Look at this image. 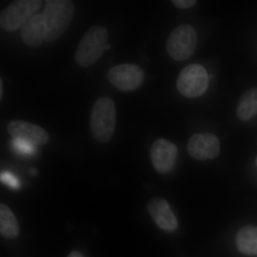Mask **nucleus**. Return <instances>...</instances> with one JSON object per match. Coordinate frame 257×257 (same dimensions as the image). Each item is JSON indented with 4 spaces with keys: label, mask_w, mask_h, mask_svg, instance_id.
<instances>
[{
    "label": "nucleus",
    "mask_w": 257,
    "mask_h": 257,
    "mask_svg": "<svg viewBox=\"0 0 257 257\" xmlns=\"http://www.w3.org/2000/svg\"><path fill=\"white\" fill-rule=\"evenodd\" d=\"M67 257H85L82 253L79 252V251H72Z\"/></svg>",
    "instance_id": "obj_19"
},
{
    "label": "nucleus",
    "mask_w": 257,
    "mask_h": 257,
    "mask_svg": "<svg viewBox=\"0 0 257 257\" xmlns=\"http://www.w3.org/2000/svg\"><path fill=\"white\" fill-rule=\"evenodd\" d=\"M13 146L17 151L23 155H32L35 151L34 145L27 143V142L23 141V140H15L13 142Z\"/></svg>",
    "instance_id": "obj_16"
},
{
    "label": "nucleus",
    "mask_w": 257,
    "mask_h": 257,
    "mask_svg": "<svg viewBox=\"0 0 257 257\" xmlns=\"http://www.w3.org/2000/svg\"><path fill=\"white\" fill-rule=\"evenodd\" d=\"M3 81H2V79H0V98L3 97Z\"/></svg>",
    "instance_id": "obj_20"
},
{
    "label": "nucleus",
    "mask_w": 257,
    "mask_h": 257,
    "mask_svg": "<svg viewBox=\"0 0 257 257\" xmlns=\"http://www.w3.org/2000/svg\"><path fill=\"white\" fill-rule=\"evenodd\" d=\"M0 233L6 239H14L20 234V226L15 214L6 204H0Z\"/></svg>",
    "instance_id": "obj_15"
},
{
    "label": "nucleus",
    "mask_w": 257,
    "mask_h": 257,
    "mask_svg": "<svg viewBox=\"0 0 257 257\" xmlns=\"http://www.w3.org/2000/svg\"><path fill=\"white\" fill-rule=\"evenodd\" d=\"M111 45H109V44H107V45H106V50H109V49H110Z\"/></svg>",
    "instance_id": "obj_21"
},
{
    "label": "nucleus",
    "mask_w": 257,
    "mask_h": 257,
    "mask_svg": "<svg viewBox=\"0 0 257 257\" xmlns=\"http://www.w3.org/2000/svg\"><path fill=\"white\" fill-rule=\"evenodd\" d=\"M107 79L120 90L131 92L143 84L145 73L136 64H123L114 66L107 72Z\"/></svg>",
    "instance_id": "obj_7"
},
{
    "label": "nucleus",
    "mask_w": 257,
    "mask_h": 257,
    "mask_svg": "<svg viewBox=\"0 0 257 257\" xmlns=\"http://www.w3.org/2000/svg\"><path fill=\"white\" fill-rule=\"evenodd\" d=\"M256 165H257V157H256Z\"/></svg>",
    "instance_id": "obj_22"
},
{
    "label": "nucleus",
    "mask_w": 257,
    "mask_h": 257,
    "mask_svg": "<svg viewBox=\"0 0 257 257\" xmlns=\"http://www.w3.org/2000/svg\"><path fill=\"white\" fill-rule=\"evenodd\" d=\"M108 32L105 28L95 25L89 29L79 42L75 60L79 66L89 67L99 60L107 45Z\"/></svg>",
    "instance_id": "obj_3"
},
{
    "label": "nucleus",
    "mask_w": 257,
    "mask_h": 257,
    "mask_svg": "<svg viewBox=\"0 0 257 257\" xmlns=\"http://www.w3.org/2000/svg\"><path fill=\"white\" fill-rule=\"evenodd\" d=\"M22 40L27 46L37 48L45 40V25L42 14H37L22 28Z\"/></svg>",
    "instance_id": "obj_12"
},
{
    "label": "nucleus",
    "mask_w": 257,
    "mask_h": 257,
    "mask_svg": "<svg viewBox=\"0 0 257 257\" xmlns=\"http://www.w3.org/2000/svg\"><path fill=\"white\" fill-rule=\"evenodd\" d=\"M236 244L240 252L246 255H257V227L245 226L236 236Z\"/></svg>",
    "instance_id": "obj_13"
},
{
    "label": "nucleus",
    "mask_w": 257,
    "mask_h": 257,
    "mask_svg": "<svg viewBox=\"0 0 257 257\" xmlns=\"http://www.w3.org/2000/svg\"><path fill=\"white\" fill-rule=\"evenodd\" d=\"M172 3L179 9H189L197 3L195 0H173Z\"/></svg>",
    "instance_id": "obj_18"
},
{
    "label": "nucleus",
    "mask_w": 257,
    "mask_h": 257,
    "mask_svg": "<svg viewBox=\"0 0 257 257\" xmlns=\"http://www.w3.org/2000/svg\"><path fill=\"white\" fill-rule=\"evenodd\" d=\"M257 114V88L246 91L239 98L236 115L241 121H249Z\"/></svg>",
    "instance_id": "obj_14"
},
{
    "label": "nucleus",
    "mask_w": 257,
    "mask_h": 257,
    "mask_svg": "<svg viewBox=\"0 0 257 257\" xmlns=\"http://www.w3.org/2000/svg\"><path fill=\"white\" fill-rule=\"evenodd\" d=\"M209 79L207 70L202 65L189 64L179 73L177 88L179 93L186 97H199L207 90Z\"/></svg>",
    "instance_id": "obj_5"
},
{
    "label": "nucleus",
    "mask_w": 257,
    "mask_h": 257,
    "mask_svg": "<svg viewBox=\"0 0 257 257\" xmlns=\"http://www.w3.org/2000/svg\"><path fill=\"white\" fill-rule=\"evenodd\" d=\"M8 132L15 140H23L32 145H44L50 140L45 128L23 120L10 121Z\"/></svg>",
    "instance_id": "obj_10"
},
{
    "label": "nucleus",
    "mask_w": 257,
    "mask_h": 257,
    "mask_svg": "<svg viewBox=\"0 0 257 257\" xmlns=\"http://www.w3.org/2000/svg\"><path fill=\"white\" fill-rule=\"evenodd\" d=\"M147 211L155 224L164 231L173 233L178 228L177 218L165 199L152 198L147 204Z\"/></svg>",
    "instance_id": "obj_11"
},
{
    "label": "nucleus",
    "mask_w": 257,
    "mask_h": 257,
    "mask_svg": "<svg viewBox=\"0 0 257 257\" xmlns=\"http://www.w3.org/2000/svg\"><path fill=\"white\" fill-rule=\"evenodd\" d=\"M43 2L40 0H18L11 3L0 14V27L8 32L23 28L37 15Z\"/></svg>",
    "instance_id": "obj_4"
},
{
    "label": "nucleus",
    "mask_w": 257,
    "mask_h": 257,
    "mask_svg": "<svg viewBox=\"0 0 257 257\" xmlns=\"http://www.w3.org/2000/svg\"><path fill=\"white\" fill-rule=\"evenodd\" d=\"M187 151L195 160H214L220 154V142L213 134H196L189 140Z\"/></svg>",
    "instance_id": "obj_8"
},
{
    "label": "nucleus",
    "mask_w": 257,
    "mask_h": 257,
    "mask_svg": "<svg viewBox=\"0 0 257 257\" xmlns=\"http://www.w3.org/2000/svg\"><path fill=\"white\" fill-rule=\"evenodd\" d=\"M1 182L14 189H19L20 187L18 178L10 172H4L1 174Z\"/></svg>",
    "instance_id": "obj_17"
},
{
    "label": "nucleus",
    "mask_w": 257,
    "mask_h": 257,
    "mask_svg": "<svg viewBox=\"0 0 257 257\" xmlns=\"http://www.w3.org/2000/svg\"><path fill=\"white\" fill-rule=\"evenodd\" d=\"M74 4L69 0H47L43 12L45 41H57L73 20Z\"/></svg>",
    "instance_id": "obj_1"
},
{
    "label": "nucleus",
    "mask_w": 257,
    "mask_h": 257,
    "mask_svg": "<svg viewBox=\"0 0 257 257\" xmlns=\"http://www.w3.org/2000/svg\"><path fill=\"white\" fill-rule=\"evenodd\" d=\"M178 155L177 147L165 139H159L152 145L150 157L154 168L165 175L173 170Z\"/></svg>",
    "instance_id": "obj_9"
},
{
    "label": "nucleus",
    "mask_w": 257,
    "mask_h": 257,
    "mask_svg": "<svg viewBox=\"0 0 257 257\" xmlns=\"http://www.w3.org/2000/svg\"><path fill=\"white\" fill-rule=\"evenodd\" d=\"M116 124V107L109 97H100L94 103L90 115L91 131L96 141L109 142L112 138Z\"/></svg>",
    "instance_id": "obj_2"
},
{
    "label": "nucleus",
    "mask_w": 257,
    "mask_h": 257,
    "mask_svg": "<svg viewBox=\"0 0 257 257\" xmlns=\"http://www.w3.org/2000/svg\"><path fill=\"white\" fill-rule=\"evenodd\" d=\"M197 45L195 29L190 25H182L175 28L167 39V50L173 60L184 61L194 54Z\"/></svg>",
    "instance_id": "obj_6"
}]
</instances>
